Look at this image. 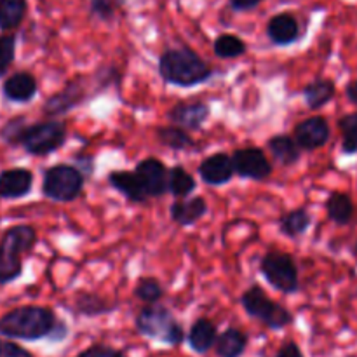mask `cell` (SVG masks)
I'll return each instance as SVG.
<instances>
[{
	"mask_svg": "<svg viewBox=\"0 0 357 357\" xmlns=\"http://www.w3.org/2000/svg\"><path fill=\"white\" fill-rule=\"evenodd\" d=\"M295 139L300 149L316 150L319 146L326 145L330 139V126L326 119L317 115V117L305 119L295 128Z\"/></svg>",
	"mask_w": 357,
	"mask_h": 357,
	"instance_id": "10",
	"label": "cell"
},
{
	"mask_svg": "<svg viewBox=\"0 0 357 357\" xmlns=\"http://www.w3.org/2000/svg\"><path fill=\"white\" fill-rule=\"evenodd\" d=\"M326 211L331 222L338 223V225H347L354 216V202L347 194L335 192L328 197Z\"/></svg>",
	"mask_w": 357,
	"mask_h": 357,
	"instance_id": "20",
	"label": "cell"
},
{
	"mask_svg": "<svg viewBox=\"0 0 357 357\" xmlns=\"http://www.w3.org/2000/svg\"><path fill=\"white\" fill-rule=\"evenodd\" d=\"M208 213V206L202 197L188 199V201H176L171 206V216L181 227L194 225Z\"/></svg>",
	"mask_w": 357,
	"mask_h": 357,
	"instance_id": "19",
	"label": "cell"
},
{
	"mask_svg": "<svg viewBox=\"0 0 357 357\" xmlns=\"http://www.w3.org/2000/svg\"><path fill=\"white\" fill-rule=\"evenodd\" d=\"M188 342H190V347L194 349L199 354H204L209 349L213 347V344L216 342V328L211 321L208 319H199L197 323L192 326L190 335H188Z\"/></svg>",
	"mask_w": 357,
	"mask_h": 357,
	"instance_id": "21",
	"label": "cell"
},
{
	"mask_svg": "<svg viewBox=\"0 0 357 357\" xmlns=\"http://www.w3.org/2000/svg\"><path fill=\"white\" fill-rule=\"evenodd\" d=\"M37 243V232L30 225L10 227L0 241V286L16 281L23 274L21 257Z\"/></svg>",
	"mask_w": 357,
	"mask_h": 357,
	"instance_id": "3",
	"label": "cell"
},
{
	"mask_svg": "<svg viewBox=\"0 0 357 357\" xmlns=\"http://www.w3.org/2000/svg\"><path fill=\"white\" fill-rule=\"evenodd\" d=\"M234 162L225 153H215L202 160L199 173L208 185H223L229 183L234 176Z\"/></svg>",
	"mask_w": 357,
	"mask_h": 357,
	"instance_id": "13",
	"label": "cell"
},
{
	"mask_svg": "<svg viewBox=\"0 0 357 357\" xmlns=\"http://www.w3.org/2000/svg\"><path fill=\"white\" fill-rule=\"evenodd\" d=\"M244 51H246V44L236 35H220L215 40V52L220 58H237V56H243Z\"/></svg>",
	"mask_w": 357,
	"mask_h": 357,
	"instance_id": "30",
	"label": "cell"
},
{
	"mask_svg": "<svg viewBox=\"0 0 357 357\" xmlns=\"http://www.w3.org/2000/svg\"><path fill=\"white\" fill-rule=\"evenodd\" d=\"M157 136H159L160 143L173 150H185L188 146L194 145L190 136L180 128V126H169V128H159L157 129Z\"/></svg>",
	"mask_w": 357,
	"mask_h": 357,
	"instance_id": "29",
	"label": "cell"
},
{
	"mask_svg": "<svg viewBox=\"0 0 357 357\" xmlns=\"http://www.w3.org/2000/svg\"><path fill=\"white\" fill-rule=\"evenodd\" d=\"M14 56H16V37L2 35L0 37V77L6 75L9 66L13 65Z\"/></svg>",
	"mask_w": 357,
	"mask_h": 357,
	"instance_id": "33",
	"label": "cell"
},
{
	"mask_svg": "<svg viewBox=\"0 0 357 357\" xmlns=\"http://www.w3.org/2000/svg\"><path fill=\"white\" fill-rule=\"evenodd\" d=\"M243 307L251 317L264 321L268 328L272 330H281V328L288 326L293 321V316L284 309V307L278 305L272 302L267 296V293L260 288V286H253L248 289L243 295Z\"/></svg>",
	"mask_w": 357,
	"mask_h": 357,
	"instance_id": "7",
	"label": "cell"
},
{
	"mask_svg": "<svg viewBox=\"0 0 357 357\" xmlns=\"http://www.w3.org/2000/svg\"><path fill=\"white\" fill-rule=\"evenodd\" d=\"M267 33L274 44L288 45L298 38V23L291 14H278L268 21Z\"/></svg>",
	"mask_w": 357,
	"mask_h": 357,
	"instance_id": "17",
	"label": "cell"
},
{
	"mask_svg": "<svg viewBox=\"0 0 357 357\" xmlns=\"http://www.w3.org/2000/svg\"><path fill=\"white\" fill-rule=\"evenodd\" d=\"M159 72L166 82L192 87L206 82L213 75L211 66L188 49H171L159 59Z\"/></svg>",
	"mask_w": 357,
	"mask_h": 357,
	"instance_id": "2",
	"label": "cell"
},
{
	"mask_svg": "<svg viewBox=\"0 0 357 357\" xmlns=\"http://www.w3.org/2000/svg\"><path fill=\"white\" fill-rule=\"evenodd\" d=\"M24 128H26V124H24L23 117L10 119V121L6 122V126L0 129V136H2V139L6 143L16 146L20 145V139H21V135H23Z\"/></svg>",
	"mask_w": 357,
	"mask_h": 357,
	"instance_id": "34",
	"label": "cell"
},
{
	"mask_svg": "<svg viewBox=\"0 0 357 357\" xmlns=\"http://www.w3.org/2000/svg\"><path fill=\"white\" fill-rule=\"evenodd\" d=\"M119 0H91V13L100 20H110L115 14Z\"/></svg>",
	"mask_w": 357,
	"mask_h": 357,
	"instance_id": "35",
	"label": "cell"
},
{
	"mask_svg": "<svg viewBox=\"0 0 357 357\" xmlns=\"http://www.w3.org/2000/svg\"><path fill=\"white\" fill-rule=\"evenodd\" d=\"M209 117V107L201 101H187L180 103L169 112L171 122H174L180 128L199 129L202 122Z\"/></svg>",
	"mask_w": 357,
	"mask_h": 357,
	"instance_id": "15",
	"label": "cell"
},
{
	"mask_svg": "<svg viewBox=\"0 0 357 357\" xmlns=\"http://www.w3.org/2000/svg\"><path fill=\"white\" fill-rule=\"evenodd\" d=\"M261 0H230V6L236 10H250L260 3Z\"/></svg>",
	"mask_w": 357,
	"mask_h": 357,
	"instance_id": "39",
	"label": "cell"
},
{
	"mask_svg": "<svg viewBox=\"0 0 357 357\" xmlns=\"http://www.w3.org/2000/svg\"><path fill=\"white\" fill-rule=\"evenodd\" d=\"M303 96H305L309 108H312V110L323 108L324 105L333 100L335 84L328 79H317L303 89Z\"/></svg>",
	"mask_w": 357,
	"mask_h": 357,
	"instance_id": "22",
	"label": "cell"
},
{
	"mask_svg": "<svg viewBox=\"0 0 357 357\" xmlns=\"http://www.w3.org/2000/svg\"><path fill=\"white\" fill-rule=\"evenodd\" d=\"M309 225L310 216L303 208L286 213L281 218V222H279V229H281V232L288 237H298L300 234H303L309 229Z\"/></svg>",
	"mask_w": 357,
	"mask_h": 357,
	"instance_id": "27",
	"label": "cell"
},
{
	"mask_svg": "<svg viewBox=\"0 0 357 357\" xmlns=\"http://www.w3.org/2000/svg\"><path fill=\"white\" fill-rule=\"evenodd\" d=\"M108 181H110L112 187L117 188L122 195H126L132 202H145L146 197H149L136 171L135 173H131V171H114V173L108 174Z\"/></svg>",
	"mask_w": 357,
	"mask_h": 357,
	"instance_id": "16",
	"label": "cell"
},
{
	"mask_svg": "<svg viewBox=\"0 0 357 357\" xmlns=\"http://www.w3.org/2000/svg\"><path fill=\"white\" fill-rule=\"evenodd\" d=\"M246 335L230 328L216 340V352L220 357H239L246 349Z\"/></svg>",
	"mask_w": 357,
	"mask_h": 357,
	"instance_id": "24",
	"label": "cell"
},
{
	"mask_svg": "<svg viewBox=\"0 0 357 357\" xmlns=\"http://www.w3.org/2000/svg\"><path fill=\"white\" fill-rule=\"evenodd\" d=\"M0 357H33L26 349L20 347L14 342L0 340Z\"/></svg>",
	"mask_w": 357,
	"mask_h": 357,
	"instance_id": "36",
	"label": "cell"
},
{
	"mask_svg": "<svg viewBox=\"0 0 357 357\" xmlns=\"http://www.w3.org/2000/svg\"><path fill=\"white\" fill-rule=\"evenodd\" d=\"M82 86L80 82H70L61 93L54 94V96L49 98L44 105V112L47 115H59L65 114V112L72 110L75 105H79L82 101Z\"/></svg>",
	"mask_w": 357,
	"mask_h": 357,
	"instance_id": "18",
	"label": "cell"
},
{
	"mask_svg": "<svg viewBox=\"0 0 357 357\" xmlns=\"http://www.w3.org/2000/svg\"><path fill=\"white\" fill-rule=\"evenodd\" d=\"M84 176L77 167L59 164L45 171L42 192L47 199L56 202H72L82 194Z\"/></svg>",
	"mask_w": 357,
	"mask_h": 357,
	"instance_id": "5",
	"label": "cell"
},
{
	"mask_svg": "<svg viewBox=\"0 0 357 357\" xmlns=\"http://www.w3.org/2000/svg\"><path fill=\"white\" fill-rule=\"evenodd\" d=\"M77 309H79V312L87 314V316H94V314L110 312L112 307L108 305L105 300H101L100 296L82 293V295H79V298H77Z\"/></svg>",
	"mask_w": 357,
	"mask_h": 357,
	"instance_id": "32",
	"label": "cell"
},
{
	"mask_svg": "<svg viewBox=\"0 0 357 357\" xmlns=\"http://www.w3.org/2000/svg\"><path fill=\"white\" fill-rule=\"evenodd\" d=\"M2 93L6 100L14 103H28L37 94V80L31 73L17 72L3 82Z\"/></svg>",
	"mask_w": 357,
	"mask_h": 357,
	"instance_id": "14",
	"label": "cell"
},
{
	"mask_svg": "<svg viewBox=\"0 0 357 357\" xmlns=\"http://www.w3.org/2000/svg\"><path fill=\"white\" fill-rule=\"evenodd\" d=\"M33 187V174L23 167H14L0 173V197L21 199L30 194Z\"/></svg>",
	"mask_w": 357,
	"mask_h": 357,
	"instance_id": "12",
	"label": "cell"
},
{
	"mask_svg": "<svg viewBox=\"0 0 357 357\" xmlns=\"http://www.w3.org/2000/svg\"><path fill=\"white\" fill-rule=\"evenodd\" d=\"M275 357H303V354L298 349V345L289 342V344H284L281 349H279L278 356Z\"/></svg>",
	"mask_w": 357,
	"mask_h": 357,
	"instance_id": "38",
	"label": "cell"
},
{
	"mask_svg": "<svg viewBox=\"0 0 357 357\" xmlns=\"http://www.w3.org/2000/svg\"><path fill=\"white\" fill-rule=\"evenodd\" d=\"M79 357H126L121 351H115L112 347H105V345H94V347L84 351Z\"/></svg>",
	"mask_w": 357,
	"mask_h": 357,
	"instance_id": "37",
	"label": "cell"
},
{
	"mask_svg": "<svg viewBox=\"0 0 357 357\" xmlns=\"http://www.w3.org/2000/svg\"><path fill=\"white\" fill-rule=\"evenodd\" d=\"M345 94H347L349 101L351 103L357 105V80H352V82H349V86L345 87Z\"/></svg>",
	"mask_w": 357,
	"mask_h": 357,
	"instance_id": "40",
	"label": "cell"
},
{
	"mask_svg": "<svg viewBox=\"0 0 357 357\" xmlns=\"http://www.w3.org/2000/svg\"><path fill=\"white\" fill-rule=\"evenodd\" d=\"M26 14V0H0V28L13 30L20 26Z\"/></svg>",
	"mask_w": 357,
	"mask_h": 357,
	"instance_id": "25",
	"label": "cell"
},
{
	"mask_svg": "<svg viewBox=\"0 0 357 357\" xmlns=\"http://www.w3.org/2000/svg\"><path fill=\"white\" fill-rule=\"evenodd\" d=\"M338 128L342 131V152L347 155L357 153V112L340 119Z\"/></svg>",
	"mask_w": 357,
	"mask_h": 357,
	"instance_id": "28",
	"label": "cell"
},
{
	"mask_svg": "<svg viewBox=\"0 0 357 357\" xmlns=\"http://www.w3.org/2000/svg\"><path fill=\"white\" fill-rule=\"evenodd\" d=\"M260 271L279 291L295 293L298 289V271L289 255L279 251L265 255L260 264Z\"/></svg>",
	"mask_w": 357,
	"mask_h": 357,
	"instance_id": "8",
	"label": "cell"
},
{
	"mask_svg": "<svg viewBox=\"0 0 357 357\" xmlns=\"http://www.w3.org/2000/svg\"><path fill=\"white\" fill-rule=\"evenodd\" d=\"M135 295L138 296L139 300H143V302L155 303L162 298L164 289H162V286L155 281V279L145 278L138 282V286H136V289H135Z\"/></svg>",
	"mask_w": 357,
	"mask_h": 357,
	"instance_id": "31",
	"label": "cell"
},
{
	"mask_svg": "<svg viewBox=\"0 0 357 357\" xmlns=\"http://www.w3.org/2000/svg\"><path fill=\"white\" fill-rule=\"evenodd\" d=\"M194 188L195 180L192 178L190 173H187L181 166L171 167L169 173H167V190L174 197H187Z\"/></svg>",
	"mask_w": 357,
	"mask_h": 357,
	"instance_id": "26",
	"label": "cell"
},
{
	"mask_svg": "<svg viewBox=\"0 0 357 357\" xmlns=\"http://www.w3.org/2000/svg\"><path fill=\"white\" fill-rule=\"evenodd\" d=\"M268 149H271L274 159L281 162L282 166H291V164H295L300 159L298 143L293 142L289 136H274L268 142Z\"/></svg>",
	"mask_w": 357,
	"mask_h": 357,
	"instance_id": "23",
	"label": "cell"
},
{
	"mask_svg": "<svg viewBox=\"0 0 357 357\" xmlns=\"http://www.w3.org/2000/svg\"><path fill=\"white\" fill-rule=\"evenodd\" d=\"M136 328L145 337L160 340L164 344L178 345L183 340L181 324L173 317V314L160 305L145 307L136 317Z\"/></svg>",
	"mask_w": 357,
	"mask_h": 357,
	"instance_id": "4",
	"label": "cell"
},
{
	"mask_svg": "<svg viewBox=\"0 0 357 357\" xmlns=\"http://www.w3.org/2000/svg\"><path fill=\"white\" fill-rule=\"evenodd\" d=\"M356 255H357V244H356Z\"/></svg>",
	"mask_w": 357,
	"mask_h": 357,
	"instance_id": "41",
	"label": "cell"
},
{
	"mask_svg": "<svg viewBox=\"0 0 357 357\" xmlns=\"http://www.w3.org/2000/svg\"><path fill=\"white\" fill-rule=\"evenodd\" d=\"M66 139V128L63 122L47 121L26 126L21 135L20 145L31 155H47L56 152Z\"/></svg>",
	"mask_w": 357,
	"mask_h": 357,
	"instance_id": "6",
	"label": "cell"
},
{
	"mask_svg": "<svg viewBox=\"0 0 357 357\" xmlns=\"http://www.w3.org/2000/svg\"><path fill=\"white\" fill-rule=\"evenodd\" d=\"M136 174L142 180L143 188H145L149 197H159L167 188V173L164 169V164L159 159H143L136 166Z\"/></svg>",
	"mask_w": 357,
	"mask_h": 357,
	"instance_id": "11",
	"label": "cell"
},
{
	"mask_svg": "<svg viewBox=\"0 0 357 357\" xmlns=\"http://www.w3.org/2000/svg\"><path fill=\"white\" fill-rule=\"evenodd\" d=\"M56 316L51 309L26 305L13 309L0 317V335L20 340H40L56 330Z\"/></svg>",
	"mask_w": 357,
	"mask_h": 357,
	"instance_id": "1",
	"label": "cell"
},
{
	"mask_svg": "<svg viewBox=\"0 0 357 357\" xmlns=\"http://www.w3.org/2000/svg\"><path fill=\"white\" fill-rule=\"evenodd\" d=\"M234 169L239 176L251 178V180H265L271 176L272 166L260 149H243L237 150L232 155Z\"/></svg>",
	"mask_w": 357,
	"mask_h": 357,
	"instance_id": "9",
	"label": "cell"
}]
</instances>
